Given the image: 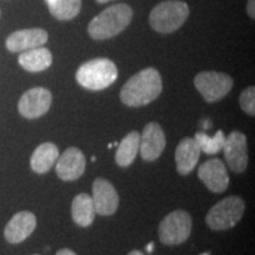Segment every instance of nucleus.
<instances>
[{"label":"nucleus","instance_id":"nucleus-1","mask_svg":"<svg viewBox=\"0 0 255 255\" xmlns=\"http://www.w3.org/2000/svg\"><path fill=\"white\" fill-rule=\"evenodd\" d=\"M163 84L159 72L154 68H146L137 72L123 85L121 101L128 107H143L151 103L161 95Z\"/></svg>","mask_w":255,"mask_h":255},{"label":"nucleus","instance_id":"nucleus-2","mask_svg":"<svg viewBox=\"0 0 255 255\" xmlns=\"http://www.w3.org/2000/svg\"><path fill=\"white\" fill-rule=\"evenodd\" d=\"M133 15L132 8L127 4H116L105 8L89 24L88 32L96 40L114 38L128 27Z\"/></svg>","mask_w":255,"mask_h":255},{"label":"nucleus","instance_id":"nucleus-3","mask_svg":"<svg viewBox=\"0 0 255 255\" xmlns=\"http://www.w3.org/2000/svg\"><path fill=\"white\" fill-rule=\"evenodd\" d=\"M116 64L108 58H96L82 64L76 72V79L83 88L100 91L109 88L117 79Z\"/></svg>","mask_w":255,"mask_h":255},{"label":"nucleus","instance_id":"nucleus-4","mask_svg":"<svg viewBox=\"0 0 255 255\" xmlns=\"http://www.w3.org/2000/svg\"><path fill=\"white\" fill-rule=\"evenodd\" d=\"M189 15V6L180 0H165L156 5L149 15V23L156 32L171 33L177 31Z\"/></svg>","mask_w":255,"mask_h":255},{"label":"nucleus","instance_id":"nucleus-5","mask_svg":"<svg viewBox=\"0 0 255 255\" xmlns=\"http://www.w3.org/2000/svg\"><path fill=\"white\" fill-rule=\"evenodd\" d=\"M244 213V200L239 196H227L208 210L206 223L212 231H227L240 222Z\"/></svg>","mask_w":255,"mask_h":255},{"label":"nucleus","instance_id":"nucleus-6","mask_svg":"<svg viewBox=\"0 0 255 255\" xmlns=\"http://www.w3.org/2000/svg\"><path fill=\"white\" fill-rule=\"evenodd\" d=\"M191 228H193V220L189 213L182 209L174 210L159 223V241L167 246L183 244L189 239Z\"/></svg>","mask_w":255,"mask_h":255},{"label":"nucleus","instance_id":"nucleus-7","mask_svg":"<svg viewBox=\"0 0 255 255\" xmlns=\"http://www.w3.org/2000/svg\"><path fill=\"white\" fill-rule=\"evenodd\" d=\"M233 83V78L227 73L216 71L200 72L194 79L197 91L208 103H214L226 97L232 90Z\"/></svg>","mask_w":255,"mask_h":255},{"label":"nucleus","instance_id":"nucleus-8","mask_svg":"<svg viewBox=\"0 0 255 255\" xmlns=\"http://www.w3.org/2000/svg\"><path fill=\"white\" fill-rule=\"evenodd\" d=\"M223 155L228 167L232 171L241 174L248 165V146L247 137L240 131H232L226 136L223 144Z\"/></svg>","mask_w":255,"mask_h":255},{"label":"nucleus","instance_id":"nucleus-9","mask_svg":"<svg viewBox=\"0 0 255 255\" xmlns=\"http://www.w3.org/2000/svg\"><path fill=\"white\" fill-rule=\"evenodd\" d=\"M52 104V94L45 88H33L21 96L18 110L27 120L39 119L50 110Z\"/></svg>","mask_w":255,"mask_h":255},{"label":"nucleus","instance_id":"nucleus-10","mask_svg":"<svg viewBox=\"0 0 255 255\" xmlns=\"http://www.w3.org/2000/svg\"><path fill=\"white\" fill-rule=\"evenodd\" d=\"M92 201L97 214L113 215L119 208L120 196L113 183L102 177H97L92 184Z\"/></svg>","mask_w":255,"mask_h":255},{"label":"nucleus","instance_id":"nucleus-11","mask_svg":"<svg viewBox=\"0 0 255 255\" xmlns=\"http://www.w3.org/2000/svg\"><path fill=\"white\" fill-rule=\"evenodd\" d=\"M165 143L162 127L156 122L148 123L139 136V154L146 162L156 161L163 152Z\"/></svg>","mask_w":255,"mask_h":255},{"label":"nucleus","instance_id":"nucleus-12","mask_svg":"<svg viewBox=\"0 0 255 255\" xmlns=\"http://www.w3.org/2000/svg\"><path fill=\"white\" fill-rule=\"evenodd\" d=\"M87 158L82 150L76 146L68 148L62 155H59L56 162V173L62 181L78 180L84 174Z\"/></svg>","mask_w":255,"mask_h":255},{"label":"nucleus","instance_id":"nucleus-13","mask_svg":"<svg viewBox=\"0 0 255 255\" xmlns=\"http://www.w3.org/2000/svg\"><path fill=\"white\" fill-rule=\"evenodd\" d=\"M199 178L213 193L220 194L227 190L229 186V175L226 164L221 159L213 158L200 165L197 171Z\"/></svg>","mask_w":255,"mask_h":255},{"label":"nucleus","instance_id":"nucleus-14","mask_svg":"<svg viewBox=\"0 0 255 255\" xmlns=\"http://www.w3.org/2000/svg\"><path fill=\"white\" fill-rule=\"evenodd\" d=\"M49 39V34L43 28H27L15 31L9 34L6 40V47L11 52H24V51L43 46Z\"/></svg>","mask_w":255,"mask_h":255},{"label":"nucleus","instance_id":"nucleus-15","mask_svg":"<svg viewBox=\"0 0 255 255\" xmlns=\"http://www.w3.org/2000/svg\"><path fill=\"white\" fill-rule=\"evenodd\" d=\"M37 219L31 212H19L6 225L4 235L9 244H20L36 229Z\"/></svg>","mask_w":255,"mask_h":255},{"label":"nucleus","instance_id":"nucleus-16","mask_svg":"<svg viewBox=\"0 0 255 255\" xmlns=\"http://www.w3.org/2000/svg\"><path fill=\"white\" fill-rule=\"evenodd\" d=\"M200 155L201 149L195 138L184 137L183 139H181L175 151V161H176L178 174L183 176L189 175L196 167Z\"/></svg>","mask_w":255,"mask_h":255},{"label":"nucleus","instance_id":"nucleus-17","mask_svg":"<svg viewBox=\"0 0 255 255\" xmlns=\"http://www.w3.org/2000/svg\"><path fill=\"white\" fill-rule=\"evenodd\" d=\"M59 157L58 146L51 142H46L37 146L31 156V169L37 174H45L56 164Z\"/></svg>","mask_w":255,"mask_h":255},{"label":"nucleus","instance_id":"nucleus-18","mask_svg":"<svg viewBox=\"0 0 255 255\" xmlns=\"http://www.w3.org/2000/svg\"><path fill=\"white\" fill-rule=\"evenodd\" d=\"M52 53L46 47H36L21 52L18 62L28 72H40L49 69L52 64Z\"/></svg>","mask_w":255,"mask_h":255},{"label":"nucleus","instance_id":"nucleus-19","mask_svg":"<svg viewBox=\"0 0 255 255\" xmlns=\"http://www.w3.org/2000/svg\"><path fill=\"white\" fill-rule=\"evenodd\" d=\"M96 210L94 201L89 194H79L73 199L71 205L72 220L81 227H89L94 223Z\"/></svg>","mask_w":255,"mask_h":255},{"label":"nucleus","instance_id":"nucleus-20","mask_svg":"<svg viewBox=\"0 0 255 255\" xmlns=\"http://www.w3.org/2000/svg\"><path fill=\"white\" fill-rule=\"evenodd\" d=\"M139 136L141 133L137 131H131L124 136L117 148L115 161L120 167L126 168L133 163L137 154L139 151Z\"/></svg>","mask_w":255,"mask_h":255},{"label":"nucleus","instance_id":"nucleus-21","mask_svg":"<svg viewBox=\"0 0 255 255\" xmlns=\"http://www.w3.org/2000/svg\"><path fill=\"white\" fill-rule=\"evenodd\" d=\"M82 8V0H57L49 6L50 13L59 20H70L77 17Z\"/></svg>","mask_w":255,"mask_h":255},{"label":"nucleus","instance_id":"nucleus-22","mask_svg":"<svg viewBox=\"0 0 255 255\" xmlns=\"http://www.w3.org/2000/svg\"><path fill=\"white\" fill-rule=\"evenodd\" d=\"M194 138L199 143L201 151L206 152L207 155H214L222 150L226 141V135L222 130H218L213 137L208 136L206 132L199 131L196 132Z\"/></svg>","mask_w":255,"mask_h":255},{"label":"nucleus","instance_id":"nucleus-23","mask_svg":"<svg viewBox=\"0 0 255 255\" xmlns=\"http://www.w3.org/2000/svg\"><path fill=\"white\" fill-rule=\"evenodd\" d=\"M240 107L245 113L254 116L255 115V88L248 87L240 95Z\"/></svg>","mask_w":255,"mask_h":255},{"label":"nucleus","instance_id":"nucleus-24","mask_svg":"<svg viewBox=\"0 0 255 255\" xmlns=\"http://www.w3.org/2000/svg\"><path fill=\"white\" fill-rule=\"evenodd\" d=\"M247 12L252 19L255 18V0H248Z\"/></svg>","mask_w":255,"mask_h":255},{"label":"nucleus","instance_id":"nucleus-25","mask_svg":"<svg viewBox=\"0 0 255 255\" xmlns=\"http://www.w3.org/2000/svg\"><path fill=\"white\" fill-rule=\"evenodd\" d=\"M56 255H77L75 253V252L69 250V248H63V250H59L57 252Z\"/></svg>","mask_w":255,"mask_h":255},{"label":"nucleus","instance_id":"nucleus-26","mask_svg":"<svg viewBox=\"0 0 255 255\" xmlns=\"http://www.w3.org/2000/svg\"><path fill=\"white\" fill-rule=\"evenodd\" d=\"M128 255H144V254H143L141 251H137V250H133V251H131V252H130V253H129V254H128Z\"/></svg>","mask_w":255,"mask_h":255},{"label":"nucleus","instance_id":"nucleus-27","mask_svg":"<svg viewBox=\"0 0 255 255\" xmlns=\"http://www.w3.org/2000/svg\"><path fill=\"white\" fill-rule=\"evenodd\" d=\"M152 250H154V242H150V244L146 246V251H148V253H151Z\"/></svg>","mask_w":255,"mask_h":255},{"label":"nucleus","instance_id":"nucleus-28","mask_svg":"<svg viewBox=\"0 0 255 255\" xmlns=\"http://www.w3.org/2000/svg\"><path fill=\"white\" fill-rule=\"evenodd\" d=\"M57 1V0H46V2H47V5L49 6H51V5H53L55 4V2Z\"/></svg>","mask_w":255,"mask_h":255},{"label":"nucleus","instance_id":"nucleus-29","mask_svg":"<svg viewBox=\"0 0 255 255\" xmlns=\"http://www.w3.org/2000/svg\"><path fill=\"white\" fill-rule=\"evenodd\" d=\"M96 1H98V2H100V4H104V2L110 1V0H96Z\"/></svg>","mask_w":255,"mask_h":255},{"label":"nucleus","instance_id":"nucleus-30","mask_svg":"<svg viewBox=\"0 0 255 255\" xmlns=\"http://www.w3.org/2000/svg\"><path fill=\"white\" fill-rule=\"evenodd\" d=\"M200 255H210V253H209V252H206V253H202V254H200Z\"/></svg>","mask_w":255,"mask_h":255},{"label":"nucleus","instance_id":"nucleus-31","mask_svg":"<svg viewBox=\"0 0 255 255\" xmlns=\"http://www.w3.org/2000/svg\"><path fill=\"white\" fill-rule=\"evenodd\" d=\"M33 255H39V254H33Z\"/></svg>","mask_w":255,"mask_h":255}]
</instances>
